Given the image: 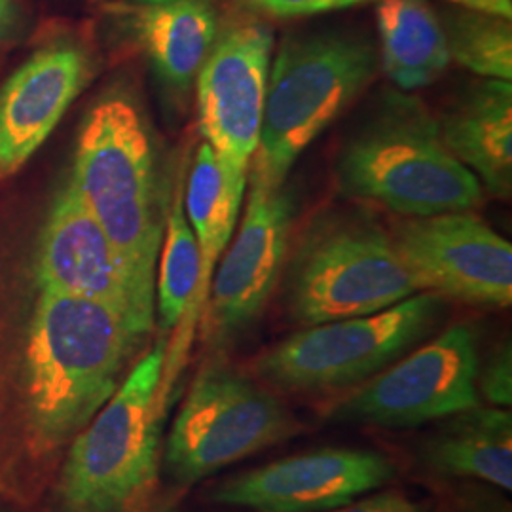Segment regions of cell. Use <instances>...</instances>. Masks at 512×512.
<instances>
[{"label": "cell", "mask_w": 512, "mask_h": 512, "mask_svg": "<svg viewBox=\"0 0 512 512\" xmlns=\"http://www.w3.org/2000/svg\"><path fill=\"white\" fill-rule=\"evenodd\" d=\"M294 202L291 192L251 173L238 236L220 262L202 315L209 348H230L266 308L287 262Z\"/></svg>", "instance_id": "30bf717a"}, {"label": "cell", "mask_w": 512, "mask_h": 512, "mask_svg": "<svg viewBox=\"0 0 512 512\" xmlns=\"http://www.w3.org/2000/svg\"><path fill=\"white\" fill-rule=\"evenodd\" d=\"M334 512H420L418 505L399 492L372 495L357 503H348Z\"/></svg>", "instance_id": "d4e9b609"}, {"label": "cell", "mask_w": 512, "mask_h": 512, "mask_svg": "<svg viewBox=\"0 0 512 512\" xmlns=\"http://www.w3.org/2000/svg\"><path fill=\"white\" fill-rule=\"evenodd\" d=\"M378 71L366 38L325 31L289 35L270 67L253 171L285 183L298 156L365 92Z\"/></svg>", "instance_id": "277c9868"}, {"label": "cell", "mask_w": 512, "mask_h": 512, "mask_svg": "<svg viewBox=\"0 0 512 512\" xmlns=\"http://www.w3.org/2000/svg\"><path fill=\"white\" fill-rule=\"evenodd\" d=\"M238 10L255 19H291L317 16L374 0H234Z\"/></svg>", "instance_id": "603a6c76"}, {"label": "cell", "mask_w": 512, "mask_h": 512, "mask_svg": "<svg viewBox=\"0 0 512 512\" xmlns=\"http://www.w3.org/2000/svg\"><path fill=\"white\" fill-rule=\"evenodd\" d=\"M391 239L418 291L473 306H511L512 245L473 213L406 219Z\"/></svg>", "instance_id": "8fae6325"}, {"label": "cell", "mask_w": 512, "mask_h": 512, "mask_svg": "<svg viewBox=\"0 0 512 512\" xmlns=\"http://www.w3.org/2000/svg\"><path fill=\"white\" fill-rule=\"evenodd\" d=\"M298 421L270 391L224 363H209L188 391L167 440L165 463L181 484L291 439Z\"/></svg>", "instance_id": "ba28073f"}, {"label": "cell", "mask_w": 512, "mask_h": 512, "mask_svg": "<svg viewBox=\"0 0 512 512\" xmlns=\"http://www.w3.org/2000/svg\"><path fill=\"white\" fill-rule=\"evenodd\" d=\"M416 293L391 234L365 211L313 220L287 270V306L302 327L378 313Z\"/></svg>", "instance_id": "5b68a950"}, {"label": "cell", "mask_w": 512, "mask_h": 512, "mask_svg": "<svg viewBox=\"0 0 512 512\" xmlns=\"http://www.w3.org/2000/svg\"><path fill=\"white\" fill-rule=\"evenodd\" d=\"M475 330L454 325L401 363L332 404L330 418L378 427H416L480 404Z\"/></svg>", "instance_id": "9c48e42d"}, {"label": "cell", "mask_w": 512, "mask_h": 512, "mask_svg": "<svg viewBox=\"0 0 512 512\" xmlns=\"http://www.w3.org/2000/svg\"><path fill=\"white\" fill-rule=\"evenodd\" d=\"M184 173H181L169 213L165 215L164 239L156 279V311L162 330L177 329L184 311L192 304L202 272L198 239L186 217Z\"/></svg>", "instance_id": "44dd1931"}, {"label": "cell", "mask_w": 512, "mask_h": 512, "mask_svg": "<svg viewBox=\"0 0 512 512\" xmlns=\"http://www.w3.org/2000/svg\"><path fill=\"white\" fill-rule=\"evenodd\" d=\"M245 188L247 175L224 171L213 148L203 141L194 156L188 184H184L186 217L190 220L194 236L198 239L202 255V272L196 296L188 310L184 311L183 319L177 325V334L169 346V351L165 353L162 382L158 389V406L162 414L171 399L175 382L183 370L196 325L198 321H202L215 266L234 234Z\"/></svg>", "instance_id": "2e32d148"}, {"label": "cell", "mask_w": 512, "mask_h": 512, "mask_svg": "<svg viewBox=\"0 0 512 512\" xmlns=\"http://www.w3.org/2000/svg\"><path fill=\"white\" fill-rule=\"evenodd\" d=\"M456 6H461L465 10L473 12H484L492 16H501V18H512V0H446Z\"/></svg>", "instance_id": "484cf974"}, {"label": "cell", "mask_w": 512, "mask_h": 512, "mask_svg": "<svg viewBox=\"0 0 512 512\" xmlns=\"http://www.w3.org/2000/svg\"><path fill=\"white\" fill-rule=\"evenodd\" d=\"M69 183L139 285L156 296L164 190L152 133L128 95L109 93L90 110L78 137Z\"/></svg>", "instance_id": "7a4b0ae2"}, {"label": "cell", "mask_w": 512, "mask_h": 512, "mask_svg": "<svg viewBox=\"0 0 512 512\" xmlns=\"http://www.w3.org/2000/svg\"><path fill=\"white\" fill-rule=\"evenodd\" d=\"M393 475V463L382 454L329 448L234 476L213 492V501L258 512L334 511Z\"/></svg>", "instance_id": "5bb4252c"}, {"label": "cell", "mask_w": 512, "mask_h": 512, "mask_svg": "<svg viewBox=\"0 0 512 512\" xmlns=\"http://www.w3.org/2000/svg\"><path fill=\"white\" fill-rule=\"evenodd\" d=\"M452 418L427 450L429 467L440 475L478 478L511 492V410L478 404Z\"/></svg>", "instance_id": "ffe728a7"}, {"label": "cell", "mask_w": 512, "mask_h": 512, "mask_svg": "<svg viewBox=\"0 0 512 512\" xmlns=\"http://www.w3.org/2000/svg\"><path fill=\"white\" fill-rule=\"evenodd\" d=\"M92 78V61L73 42L27 59L0 88V179L14 175L52 135Z\"/></svg>", "instance_id": "9a60e30c"}, {"label": "cell", "mask_w": 512, "mask_h": 512, "mask_svg": "<svg viewBox=\"0 0 512 512\" xmlns=\"http://www.w3.org/2000/svg\"><path fill=\"white\" fill-rule=\"evenodd\" d=\"M480 391L490 403L499 408L512 404V355L511 346L505 344L495 351L480 378Z\"/></svg>", "instance_id": "cb8c5ba5"}, {"label": "cell", "mask_w": 512, "mask_h": 512, "mask_svg": "<svg viewBox=\"0 0 512 512\" xmlns=\"http://www.w3.org/2000/svg\"><path fill=\"white\" fill-rule=\"evenodd\" d=\"M274 33L264 21L226 29L196 76L198 120L203 139L228 173L249 175L255 158Z\"/></svg>", "instance_id": "4fadbf2b"}, {"label": "cell", "mask_w": 512, "mask_h": 512, "mask_svg": "<svg viewBox=\"0 0 512 512\" xmlns=\"http://www.w3.org/2000/svg\"><path fill=\"white\" fill-rule=\"evenodd\" d=\"M340 192L406 217L471 211L482 184L440 139L439 122L420 101L389 93L342 150Z\"/></svg>", "instance_id": "3957f363"}, {"label": "cell", "mask_w": 512, "mask_h": 512, "mask_svg": "<svg viewBox=\"0 0 512 512\" xmlns=\"http://www.w3.org/2000/svg\"><path fill=\"white\" fill-rule=\"evenodd\" d=\"M439 122L440 139L495 196L512 190V84L484 78L461 95Z\"/></svg>", "instance_id": "ac0fdd59"}, {"label": "cell", "mask_w": 512, "mask_h": 512, "mask_svg": "<svg viewBox=\"0 0 512 512\" xmlns=\"http://www.w3.org/2000/svg\"><path fill=\"white\" fill-rule=\"evenodd\" d=\"M105 12L173 90L186 92L219 37L211 0H109Z\"/></svg>", "instance_id": "e0dca14e"}, {"label": "cell", "mask_w": 512, "mask_h": 512, "mask_svg": "<svg viewBox=\"0 0 512 512\" xmlns=\"http://www.w3.org/2000/svg\"><path fill=\"white\" fill-rule=\"evenodd\" d=\"M384 71L401 90L437 82L452 59L442 21L427 0H376Z\"/></svg>", "instance_id": "d6986e66"}, {"label": "cell", "mask_w": 512, "mask_h": 512, "mask_svg": "<svg viewBox=\"0 0 512 512\" xmlns=\"http://www.w3.org/2000/svg\"><path fill=\"white\" fill-rule=\"evenodd\" d=\"M18 19V2L16 0H0V40H4L16 29Z\"/></svg>", "instance_id": "4316f807"}, {"label": "cell", "mask_w": 512, "mask_h": 512, "mask_svg": "<svg viewBox=\"0 0 512 512\" xmlns=\"http://www.w3.org/2000/svg\"><path fill=\"white\" fill-rule=\"evenodd\" d=\"M450 59L482 78H512L511 19L473 10H454L444 18Z\"/></svg>", "instance_id": "7402d4cb"}, {"label": "cell", "mask_w": 512, "mask_h": 512, "mask_svg": "<svg viewBox=\"0 0 512 512\" xmlns=\"http://www.w3.org/2000/svg\"><path fill=\"white\" fill-rule=\"evenodd\" d=\"M164 361L165 342L160 340L76 435L59 480L63 511L124 512L154 484Z\"/></svg>", "instance_id": "8992f818"}, {"label": "cell", "mask_w": 512, "mask_h": 512, "mask_svg": "<svg viewBox=\"0 0 512 512\" xmlns=\"http://www.w3.org/2000/svg\"><path fill=\"white\" fill-rule=\"evenodd\" d=\"M444 298L412 294L387 310L306 327L256 359V374L289 391L359 384L393 363L439 325Z\"/></svg>", "instance_id": "52a82bcc"}, {"label": "cell", "mask_w": 512, "mask_h": 512, "mask_svg": "<svg viewBox=\"0 0 512 512\" xmlns=\"http://www.w3.org/2000/svg\"><path fill=\"white\" fill-rule=\"evenodd\" d=\"M38 291L101 302L145 340L154 327L156 296L129 272L107 232L65 183L46 220L37 253Z\"/></svg>", "instance_id": "7c38bea8"}, {"label": "cell", "mask_w": 512, "mask_h": 512, "mask_svg": "<svg viewBox=\"0 0 512 512\" xmlns=\"http://www.w3.org/2000/svg\"><path fill=\"white\" fill-rule=\"evenodd\" d=\"M139 342L109 306L40 291L27 342V406L38 437L61 444L80 433L109 403Z\"/></svg>", "instance_id": "6da1fadb"}]
</instances>
